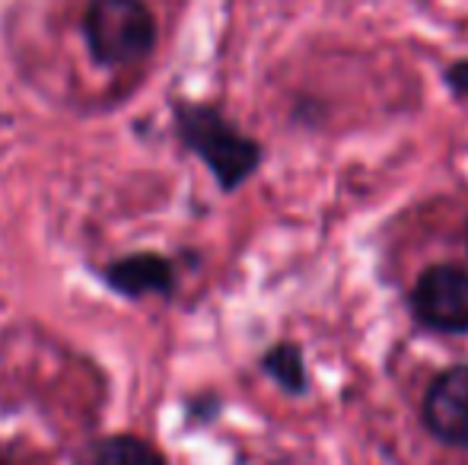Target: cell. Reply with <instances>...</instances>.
I'll list each match as a JSON object with an SVG mask.
<instances>
[{
    "instance_id": "6da1fadb",
    "label": "cell",
    "mask_w": 468,
    "mask_h": 465,
    "mask_svg": "<svg viewBox=\"0 0 468 465\" xmlns=\"http://www.w3.org/2000/svg\"><path fill=\"white\" fill-rule=\"evenodd\" d=\"M176 128L179 137L186 141L188 150H195L207 169L217 175L220 188H236L242 179L259 169L261 163V150L252 137L239 134L236 124H229L217 109L210 106H179L176 112Z\"/></svg>"
},
{
    "instance_id": "7a4b0ae2",
    "label": "cell",
    "mask_w": 468,
    "mask_h": 465,
    "mask_svg": "<svg viewBox=\"0 0 468 465\" xmlns=\"http://www.w3.org/2000/svg\"><path fill=\"white\" fill-rule=\"evenodd\" d=\"M83 36L105 68H128L154 51L156 19L144 0H90Z\"/></svg>"
},
{
    "instance_id": "3957f363",
    "label": "cell",
    "mask_w": 468,
    "mask_h": 465,
    "mask_svg": "<svg viewBox=\"0 0 468 465\" xmlns=\"http://www.w3.org/2000/svg\"><path fill=\"white\" fill-rule=\"evenodd\" d=\"M411 310L427 329L468 332V271L456 265H433L418 278Z\"/></svg>"
},
{
    "instance_id": "277c9868",
    "label": "cell",
    "mask_w": 468,
    "mask_h": 465,
    "mask_svg": "<svg viewBox=\"0 0 468 465\" xmlns=\"http://www.w3.org/2000/svg\"><path fill=\"white\" fill-rule=\"evenodd\" d=\"M424 421L443 443L468 447V366H450L433 379L424 398Z\"/></svg>"
},
{
    "instance_id": "5b68a950",
    "label": "cell",
    "mask_w": 468,
    "mask_h": 465,
    "mask_svg": "<svg viewBox=\"0 0 468 465\" xmlns=\"http://www.w3.org/2000/svg\"><path fill=\"white\" fill-rule=\"evenodd\" d=\"M105 284L122 297H150V293H169L173 291L176 271L163 255H128V259L112 261L102 271Z\"/></svg>"
},
{
    "instance_id": "8992f818",
    "label": "cell",
    "mask_w": 468,
    "mask_h": 465,
    "mask_svg": "<svg viewBox=\"0 0 468 465\" xmlns=\"http://www.w3.org/2000/svg\"><path fill=\"white\" fill-rule=\"evenodd\" d=\"M90 465H166V462L156 453V447H150L141 437L115 434L96 443Z\"/></svg>"
},
{
    "instance_id": "52a82bcc",
    "label": "cell",
    "mask_w": 468,
    "mask_h": 465,
    "mask_svg": "<svg viewBox=\"0 0 468 465\" xmlns=\"http://www.w3.org/2000/svg\"><path fill=\"white\" fill-rule=\"evenodd\" d=\"M261 366H265V370L278 379L283 389L303 392V386H306V366H303V354L296 351L293 344H278L274 351H268L265 360H261Z\"/></svg>"
},
{
    "instance_id": "ba28073f",
    "label": "cell",
    "mask_w": 468,
    "mask_h": 465,
    "mask_svg": "<svg viewBox=\"0 0 468 465\" xmlns=\"http://www.w3.org/2000/svg\"><path fill=\"white\" fill-rule=\"evenodd\" d=\"M450 83L459 93H468V64H456V68L450 70Z\"/></svg>"
},
{
    "instance_id": "9c48e42d",
    "label": "cell",
    "mask_w": 468,
    "mask_h": 465,
    "mask_svg": "<svg viewBox=\"0 0 468 465\" xmlns=\"http://www.w3.org/2000/svg\"><path fill=\"white\" fill-rule=\"evenodd\" d=\"M0 465H10V462H4V460H0Z\"/></svg>"
},
{
    "instance_id": "30bf717a",
    "label": "cell",
    "mask_w": 468,
    "mask_h": 465,
    "mask_svg": "<svg viewBox=\"0 0 468 465\" xmlns=\"http://www.w3.org/2000/svg\"><path fill=\"white\" fill-rule=\"evenodd\" d=\"M465 242H468V230H465Z\"/></svg>"
}]
</instances>
